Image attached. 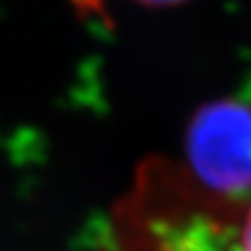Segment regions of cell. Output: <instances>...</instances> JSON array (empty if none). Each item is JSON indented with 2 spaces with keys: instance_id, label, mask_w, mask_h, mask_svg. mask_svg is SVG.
I'll return each mask as SVG.
<instances>
[{
  "instance_id": "cell-3",
  "label": "cell",
  "mask_w": 251,
  "mask_h": 251,
  "mask_svg": "<svg viewBox=\"0 0 251 251\" xmlns=\"http://www.w3.org/2000/svg\"><path fill=\"white\" fill-rule=\"evenodd\" d=\"M143 7H178V4L187 2V0H132Z\"/></svg>"
},
{
  "instance_id": "cell-2",
  "label": "cell",
  "mask_w": 251,
  "mask_h": 251,
  "mask_svg": "<svg viewBox=\"0 0 251 251\" xmlns=\"http://www.w3.org/2000/svg\"><path fill=\"white\" fill-rule=\"evenodd\" d=\"M229 251H251V207L247 209L238 229L231 231Z\"/></svg>"
},
{
  "instance_id": "cell-1",
  "label": "cell",
  "mask_w": 251,
  "mask_h": 251,
  "mask_svg": "<svg viewBox=\"0 0 251 251\" xmlns=\"http://www.w3.org/2000/svg\"><path fill=\"white\" fill-rule=\"evenodd\" d=\"M185 161L192 176L223 201L251 196V101L214 100L185 128Z\"/></svg>"
}]
</instances>
